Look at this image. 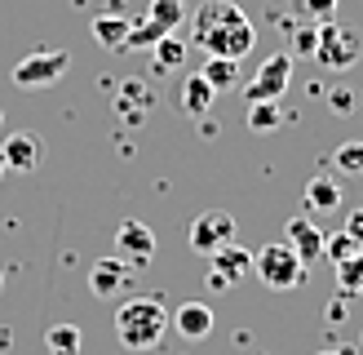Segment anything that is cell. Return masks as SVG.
<instances>
[{"instance_id": "6da1fadb", "label": "cell", "mask_w": 363, "mask_h": 355, "mask_svg": "<svg viewBox=\"0 0 363 355\" xmlns=\"http://www.w3.org/2000/svg\"><path fill=\"white\" fill-rule=\"evenodd\" d=\"M191 40L208 53V58H235L244 62L252 45H257V27L235 0H204L191 13Z\"/></svg>"}, {"instance_id": "7a4b0ae2", "label": "cell", "mask_w": 363, "mask_h": 355, "mask_svg": "<svg viewBox=\"0 0 363 355\" xmlns=\"http://www.w3.org/2000/svg\"><path fill=\"white\" fill-rule=\"evenodd\" d=\"M164 333H169V307L160 297H129V302H120V311H116V337H120V346L124 351H155L160 342H164Z\"/></svg>"}, {"instance_id": "3957f363", "label": "cell", "mask_w": 363, "mask_h": 355, "mask_svg": "<svg viewBox=\"0 0 363 355\" xmlns=\"http://www.w3.org/2000/svg\"><path fill=\"white\" fill-rule=\"evenodd\" d=\"M252 271H257V280L266 289L288 293V289H297L306 280V262L297 258V248L288 240H279V244H262L257 253H252Z\"/></svg>"}, {"instance_id": "277c9868", "label": "cell", "mask_w": 363, "mask_h": 355, "mask_svg": "<svg viewBox=\"0 0 363 355\" xmlns=\"http://www.w3.org/2000/svg\"><path fill=\"white\" fill-rule=\"evenodd\" d=\"M359 53H363L359 31L341 27L337 18H333V23H319V27H315V53H311V58H315L323 71H350V67L359 62Z\"/></svg>"}, {"instance_id": "5b68a950", "label": "cell", "mask_w": 363, "mask_h": 355, "mask_svg": "<svg viewBox=\"0 0 363 355\" xmlns=\"http://www.w3.org/2000/svg\"><path fill=\"white\" fill-rule=\"evenodd\" d=\"M67 67H71V53H67V49L27 53V58L13 67V84H18V89H49V84H58V80L67 76Z\"/></svg>"}, {"instance_id": "8992f818", "label": "cell", "mask_w": 363, "mask_h": 355, "mask_svg": "<svg viewBox=\"0 0 363 355\" xmlns=\"http://www.w3.org/2000/svg\"><path fill=\"white\" fill-rule=\"evenodd\" d=\"M288 84H293V53H275L257 67V76L244 84L248 102H284Z\"/></svg>"}, {"instance_id": "52a82bcc", "label": "cell", "mask_w": 363, "mask_h": 355, "mask_svg": "<svg viewBox=\"0 0 363 355\" xmlns=\"http://www.w3.org/2000/svg\"><path fill=\"white\" fill-rule=\"evenodd\" d=\"M191 248L195 253H213V248H222V244H230L235 240V213H226V209H208V213H199V218L191 222Z\"/></svg>"}, {"instance_id": "ba28073f", "label": "cell", "mask_w": 363, "mask_h": 355, "mask_svg": "<svg viewBox=\"0 0 363 355\" xmlns=\"http://www.w3.org/2000/svg\"><path fill=\"white\" fill-rule=\"evenodd\" d=\"M213 266H208V289H235L248 271H252V253L240 244H222V248H213Z\"/></svg>"}, {"instance_id": "9c48e42d", "label": "cell", "mask_w": 363, "mask_h": 355, "mask_svg": "<svg viewBox=\"0 0 363 355\" xmlns=\"http://www.w3.org/2000/svg\"><path fill=\"white\" fill-rule=\"evenodd\" d=\"M40 160H45V142L31 129H18V133H9L5 142H0V165L13 169V173H35Z\"/></svg>"}, {"instance_id": "30bf717a", "label": "cell", "mask_w": 363, "mask_h": 355, "mask_svg": "<svg viewBox=\"0 0 363 355\" xmlns=\"http://www.w3.org/2000/svg\"><path fill=\"white\" fill-rule=\"evenodd\" d=\"M116 258H124L129 266H147L155 258V231L147 222H120L116 231Z\"/></svg>"}, {"instance_id": "8fae6325", "label": "cell", "mask_w": 363, "mask_h": 355, "mask_svg": "<svg viewBox=\"0 0 363 355\" xmlns=\"http://www.w3.org/2000/svg\"><path fill=\"white\" fill-rule=\"evenodd\" d=\"M129 284H133V266L124 258H116V253L98 258L94 271H89V293H94V297H120Z\"/></svg>"}, {"instance_id": "7c38bea8", "label": "cell", "mask_w": 363, "mask_h": 355, "mask_svg": "<svg viewBox=\"0 0 363 355\" xmlns=\"http://www.w3.org/2000/svg\"><path fill=\"white\" fill-rule=\"evenodd\" d=\"M284 240H288V244L297 248V258H301L306 266L323 258V231H319V222H315V218H306V213H297V218L288 222Z\"/></svg>"}, {"instance_id": "4fadbf2b", "label": "cell", "mask_w": 363, "mask_h": 355, "mask_svg": "<svg viewBox=\"0 0 363 355\" xmlns=\"http://www.w3.org/2000/svg\"><path fill=\"white\" fill-rule=\"evenodd\" d=\"M213 307H204V302H182L177 315H169V329H177L182 337H191V342H199V337L213 333Z\"/></svg>"}, {"instance_id": "5bb4252c", "label": "cell", "mask_w": 363, "mask_h": 355, "mask_svg": "<svg viewBox=\"0 0 363 355\" xmlns=\"http://www.w3.org/2000/svg\"><path fill=\"white\" fill-rule=\"evenodd\" d=\"M306 209L311 213H337L341 209V182L328 169H319L311 178V187H306Z\"/></svg>"}, {"instance_id": "9a60e30c", "label": "cell", "mask_w": 363, "mask_h": 355, "mask_svg": "<svg viewBox=\"0 0 363 355\" xmlns=\"http://www.w3.org/2000/svg\"><path fill=\"white\" fill-rule=\"evenodd\" d=\"M213 98H217V89L199 76V71H191V76L182 80V111H186V116H208Z\"/></svg>"}, {"instance_id": "2e32d148", "label": "cell", "mask_w": 363, "mask_h": 355, "mask_svg": "<svg viewBox=\"0 0 363 355\" xmlns=\"http://www.w3.org/2000/svg\"><path fill=\"white\" fill-rule=\"evenodd\" d=\"M129 18L124 13H102V18H94V40L102 45V49H124V36H129Z\"/></svg>"}, {"instance_id": "e0dca14e", "label": "cell", "mask_w": 363, "mask_h": 355, "mask_svg": "<svg viewBox=\"0 0 363 355\" xmlns=\"http://www.w3.org/2000/svg\"><path fill=\"white\" fill-rule=\"evenodd\" d=\"M199 76H204L217 94H222V89H235V84H240V62H235V58H208L204 67H199Z\"/></svg>"}, {"instance_id": "ac0fdd59", "label": "cell", "mask_w": 363, "mask_h": 355, "mask_svg": "<svg viewBox=\"0 0 363 355\" xmlns=\"http://www.w3.org/2000/svg\"><path fill=\"white\" fill-rule=\"evenodd\" d=\"M151 53H155V71H177L182 62H186V40H177V36L169 31V36H160V40L151 45Z\"/></svg>"}, {"instance_id": "d6986e66", "label": "cell", "mask_w": 363, "mask_h": 355, "mask_svg": "<svg viewBox=\"0 0 363 355\" xmlns=\"http://www.w3.org/2000/svg\"><path fill=\"white\" fill-rule=\"evenodd\" d=\"M80 342H84V333L76 324H53L45 333V351L49 355H80Z\"/></svg>"}, {"instance_id": "ffe728a7", "label": "cell", "mask_w": 363, "mask_h": 355, "mask_svg": "<svg viewBox=\"0 0 363 355\" xmlns=\"http://www.w3.org/2000/svg\"><path fill=\"white\" fill-rule=\"evenodd\" d=\"M337 289L346 293V297L363 293V248H359V253H350L346 262H337Z\"/></svg>"}, {"instance_id": "44dd1931", "label": "cell", "mask_w": 363, "mask_h": 355, "mask_svg": "<svg viewBox=\"0 0 363 355\" xmlns=\"http://www.w3.org/2000/svg\"><path fill=\"white\" fill-rule=\"evenodd\" d=\"M284 124V106L279 102H248V129L257 133H270Z\"/></svg>"}, {"instance_id": "7402d4cb", "label": "cell", "mask_w": 363, "mask_h": 355, "mask_svg": "<svg viewBox=\"0 0 363 355\" xmlns=\"http://www.w3.org/2000/svg\"><path fill=\"white\" fill-rule=\"evenodd\" d=\"M147 18H151V23H160L164 31H177V23L186 18V0H151Z\"/></svg>"}, {"instance_id": "603a6c76", "label": "cell", "mask_w": 363, "mask_h": 355, "mask_svg": "<svg viewBox=\"0 0 363 355\" xmlns=\"http://www.w3.org/2000/svg\"><path fill=\"white\" fill-rule=\"evenodd\" d=\"M160 36H169L160 23H151V18H142V23H133L129 27V36H124V49H151Z\"/></svg>"}, {"instance_id": "cb8c5ba5", "label": "cell", "mask_w": 363, "mask_h": 355, "mask_svg": "<svg viewBox=\"0 0 363 355\" xmlns=\"http://www.w3.org/2000/svg\"><path fill=\"white\" fill-rule=\"evenodd\" d=\"M350 253H359V244L346 236V231H337V236H323V258H328L333 266H337V262H346Z\"/></svg>"}, {"instance_id": "d4e9b609", "label": "cell", "mask_w": 363, "mask_h": 355, "mask_svg": "<svg viewBox=\"0 0 363 355\" xmlns=\"http://www.w3.org/2000/svg\"><path fill=\"white\" fill-rule=\"evenodd\" d=\"M333 165L341 173H363V142H341L337 155H333Z\"/></svg>"}, {"instance_id": "484cf974", "label": "cell", "mask_w": 363, "mask_h": 355, "mask_svg": "<svg viewBox=\"0 0 363 355\" xmlns=\"http://www.w3.org/2000/svg\"><path fill=\"white\" fill-rule=\"evenodd\" d=\"M328 106H333V116H350L354 106H359V94L350 84H333L328 89Z\"/></svg>"}, {"instance_id": "4316f807", "label": "cell", "mask_w": 363, "mask_h": 355, "mask_svg": "<svg viewBox=\"0 0 363 355\" xmlns=\"http://www.w3.org/2000/svg\"><path fill=\"white\" fill-rule=\"evenodd\" d=\"M337 5H341V0H301V9L311 13L315 23H333V18H337Z\"/></svg>"}, {"instance_id": "83f0119b", "label": "cell", "mask_w": 363, "mask_h": 355, "mask_svg": "<svg viewBox=\"0 0 363 355\" xmlns=\"http://www.w3.org/2000/svg\"><path fill=\"white\" fill-rule=\"evenodd\" d=\"M346 236L363 248V209H354V213H346Z\"/></svg>"}, {"instance_id": "f1b7e54d", "label": "cell", "mask_w": 363, "mask_h": 355, "mask_svg": "<svg viewBox=\"0 0 363 355\" xmlns=\"http://www.w3.org/2000/svg\"><path fill=\"white\" fill-rule=\"evenodd\" d=\"M293 49L301 53V58H311V53H315V27H306V31H297V40H293Z\"/></svg>"}, {"instance_id": "f546056e", "label": "cell", "mask_w": 363, "mask_h": 355, "mask_svg": "<svg viewBox=\"0 0 363 355\" xmlns=\"http://www.w3.org/2000/svg\"><path fill=\"white\" fill-rule=\"evenodd\" d=\"M328 320H333V324H341V320H346V302H341V297L328 307Z\"/></svg>"}, {"instance_id": "4dcf8cb0", "label": "cell", "mask_w": 363, "mask_h": 355, "mask_svg": "<svg viewBox=\"0 0 363 355\" xmlns=\"http://www.w3.org/2000/svg\"><path fill=\"white\" fill-rule=\"evenodd\" d=\"M315 355H354V351H337V346H333V351H315Z\"/></svg>"}, {"instance_id": "1f68e13d", "label": "cell", "mask_w": 363, "mask_h": 355, "mask_svg": "<svg viewBox=\"0 0 363 355\" xmlns=\"http://www.w3.org/2000/svg\"><path fill=\"white\" fill-rule=\"evenodd\" d=\"M0 129H5V111H0Z\"/></svg>"}, {"instance_id": "d6a6232c", "label": "cell", "mask_w": 363, "mask_h": 355, "mask_svg": "<svg viewBox=\"0 0 363 355\" xmlns=\"http://www.w3.org/2000/svg\"><path fill=\"white\" fill-rule=\"evenodd\" d=\"M0 173H5V165H0Z\"/></svg>"}]
</instances>
